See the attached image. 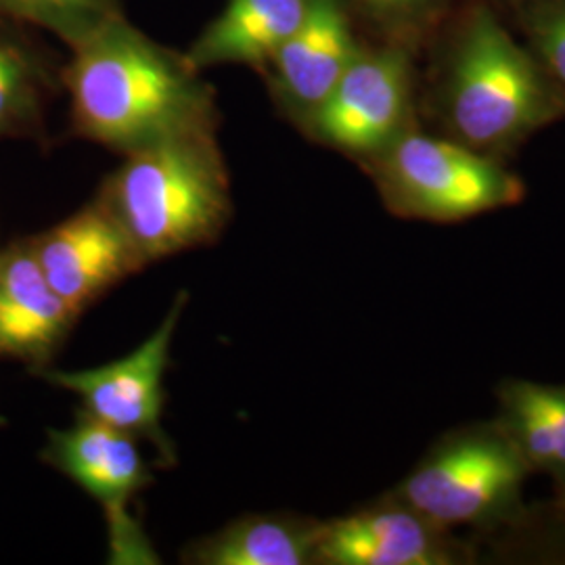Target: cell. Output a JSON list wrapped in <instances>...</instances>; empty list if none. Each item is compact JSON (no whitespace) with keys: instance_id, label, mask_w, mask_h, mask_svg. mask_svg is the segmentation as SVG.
I'll use <instances>...</instances> for the list:
<instances>
[{"instance_id":"1","label":"cell","mask_w":565,"mask_h":565,"mask_svg":"<svg viewBox=\"0 0 565 565\" xmlns=\"http://www.w3.org/2000/svg\"><path fill=\"white\" fill-rule=\"evenodd\" d=\"M63 70L74 130L124 156L168 137L214 128V99L198 70L128 25L107 21L72 46Z\"/></svg>"},{"instance_id":"2","label":"cell","mask_w":565,"mask_h":565,"mask_svg":"<svg viewBox=\"0 0 565 565\" xmlns=\"http://www.w3.org/2000/svg\"><path fill=\"white\" fill-rule=\"evenodd\" d=\"M99 198L145 264L216 242L231 216V186L214 128L126 153Z\"/></svg>"},{"instance_id":"3","label":"cell","mask_w":565,"mask_h":565,"mask_svg":"<svg viewBox=\"0 0 565 565\" xmlns=\"http://www.w3.org/2000/svg\"><path fill=\"white\" fill-rule=\"evenodd\" d=\"M440 107L455 141L497 158L565 118V88L478 9L450 61Z\"/></svg>"},{"instance_id":"4","label":"cell","mask_w":565,"mask_h":565,"mask_svg":"<svg viewBox=\"0 0 565 565\" xmlns=\"http://www.w3.org/2000/svg\"><path fill=\"white\" fill-rule=\"evenodd\" d=\"M530 467L501 425L448 431L387 494L445 530H497L524 518Z\"/></svg>"},{"instance_id":"5","label":"cell","mask_w":565,"mask_h":565,"mask_svg":"<svg viewBox=\"0 0 565 565\" xmlns=\"http://www.w3.org/2000/svg\"><path fill=\"white\" fill-rule=\"evenodd\" d=\"M366 163L385 207L406 221L463 223L518 205L525 195L524 182L497 158L415 128Z\"/></svg>"},{"instance_id":"6","label":"cell","mask_w":565,"mask_h":565,"mask_svg":"<svg viewBox=\"0 0 565 565\" xmlns=\"http://www.w3.org/2000/svg\"><path fill=\"white\" fill-rule=\"evenodd\" d=\"M41 459L103 507L114 562H158L130 515L132 501L153 482L141 440L81 411L70 427L49 429Z\"/></svg>"},{"instance_id":"7","label":"cell","mask_w":565,"mask_h":565,"mask_svg":"<svg viewBox=\"0 0 565 565\" xmlns=\"http://www.w3.org/2000/svg\"><path fill=\"white\" fill-rule=\"evenodd\" d=\"M184 303L186 294H181L160 327L118 361L78 371L46 366L39 375L49 384L76 394L82 413L149 443L160 452L163 463H174V445L163 431V380Z\"/></svg>"},{"instance_id":"8","label":"cell","mask_w":565,"mask_h":565,"mask_svg":"<svg viewBox=\"0 0 565 565\" xmlns=\"http://www.w3.org/2000/svg\"><path fill=\"white\" fill-rule=\"evenodd\" d=\"M411 65L398 49L359 53L302 126L327 147L364 162L411 130Z\"/></svg>"},{"instance_id":"9","label":"cell","mask_w":565,"mask_h":565,"mask_svg":"<svg viewBox=\"0 0 565 565\" xmlns=\"http://www.w3.org/2000/svg\"><path fill=\"white\" fill-rule=\"evenodd\" d=\"M44 277L81 317L103 294L147 266L102 198L30 237Z\"/></svg>"},{"instance_id":"10","label":"cell","mask_w":565,"mask_h":565,"mask_svg":"<svg viewBox=\"0 0 565 565\" xmlns=\"http://www.w3.org/2000/svg\"><path fill=\"white\" fill-rule=\"evenodd\" d=\"M469 553L450 530L385 494L377 505L321 522L317 565H455Z\"/></svg>"},{"instance_id":"11","label":"cell","mask_w":565,"mask_h":565,"mask_svg":"<svg viewBox=\"0 0 565 565\" xmlns=\"http://www.w3.org/2000/svg\"><path fill=\"white\" fill-rule=\"evenodd\" d=\"M78 315L44 277L30 239L0 254V359L51 366Z\"/></svg>"},{"instance_id":"12","label":"cell","mask_w":565,"mask_h":565,"mask_svg":"<svg viewBox=\"0 0 565 565\" xmlns=\"http://www.w3.org/2000/svg\"><path fill=\"white\" fill-rule=\"evenodd\" d=\"M359 53L342 0H312L300 28L268 65L287 114L300 124L308 120Z\"/></svg>"},{"instance_id":"13","label":"cell","mask_w":565,"mask_h":565,"mask_svg":"<svg viewBox=\"0 0 565 565\" xmlns=\"http://www.w3.org/2000/svg\"><path fill=\"white\" fill-rule=\"evenodd\" d=\"M312 0H228L186 61L195 67L239 63L266 67L300 28Z\"/></svg>"},{"instance_id":"14","label":"cell","mask_w":565,"mask_h":565,"mask_svg":"<svg viewBox=\"0 0 565 565\" xmlns=\"http://www.w3.org/2000/svg\"><path fill=\"white\" fill-rule=\"evenodd\" d=\"M321 522L289 513L245 515L193 541L182 562L193 565H317Z\"/></svg>"},{"instance_id":"15","label":"cell","mask_w":565,"mask_h":565,"mask_svg":"<svg viewBox=\"0 0 565 565\" xmlns=\"http://www.w3.org/2000/svg\"><path fill=\"white\" fill-rule=\"evenodd\" d=\"M497 417L532 473L565 484V384L505 380L497 387Z\"/></svg>"},{"instance_id":"16","label":"cell","mask_w":565,"mask_h":565,"mask_svg":"<svg viewBox=\"0 0 565 565\" xmlns=\"http://www.w3.org/2000/svg\"><path fill=\"white\" fill-rule=\"evenodd\" d=\"M51 86L39 46L23 36L21 23L0 18V141L42 137Z\"/></svg>"},{"instance_id":"17","label":"cell","mask_w":565,"mask_h":565,"mask_svg":"<svg viewBox=\"0 0 565 565\" xmlns=\"http://www.w3.org/2000/svg\"><path fill=\"white\" fill-rule=\"evenodd\" d=\"M118 0H0V18L53 32L70 46L120 18Z\"/></svg>"},{"instance_id":"18","label":"cell","mask_w":565,"mask_h":565,"mask_svg":"<svg viewBox=\"0 0 565 565\" xmlns=\"http://www.w3.org/2000/svg\"><path fill=\"white\" fill-rule=\"evenodd\" d=\"M530 34L546 72L565 88V0H551L530 15Z\"/></svg>"},{"instance_id":"19","label":"cell","mask_w":565,"mask_h":565,"mask_svg":"<svg viewBox=\"0 0 565 565\" xmlns=\"http://www.w3.org/2000/svg\"><path fill=\"white\" fill-rule=\"evenodd\" d=\"M369 11L387 20L417 18L425 11H431L443 0H361Z\"/></svg>"},{"instance_id":"20","label":"cell","mask_w":565,"mask_h":565,"mask_svg":"<svg viewBox=\"0 0 565 565\" xmlns=\"http://www.w3.org/2000/svg\"><path fill=\"white\" fill-rule=\"evenodd\" d=\"M559 492H562V503H564L565 507V484L559 488Z\"/></svg>"},{"instance_id":"21","label":"cell","mask_w":565,"mask_h":565,"mask_svg":"<svg viewBox=\"0 0 565 565\" xmlns=\"http://www.w3.org/2000/svg\"><path fill=\"white\" fill-rule=\"evenodd\" d=\"M7 424V422H4V419H2V417H0V427H2V425Z\"/></svg>"}]
</instances>
